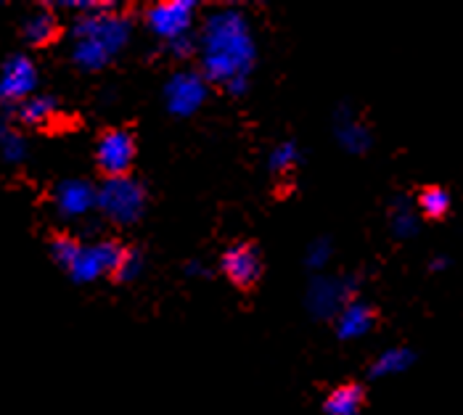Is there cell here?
Instances as JSON below:
<instances>
[{
    "instance_id": "cell-1",
    "label": "cell",
    "mask_w": 463,
    "mask_h": 415,
    "mask_svg": "<svg viewBox=\"0 0 463 415\" xmlns=\"http://www.w3.org/2000/svg\"><path fill=\"white\" fill-rule=\"evenodd\" d=\"M199 35V61L207 82L220 85L228 96H244L257 61L251 22L239 8L213 11Z\"/></svg>"
},
{
    "instance_id": "cell-2",
    "label": "cell",
    "mask_w": 463,
    "mask_h": 415,
    "mask_svg": "<svg viewBox=\"0 0 463 415\" xmlns=\"http://www.w3.org/2000/svg\"><path fill=\"white\" fill-rule=\"evenodd\" d=\"M71 40H90L114 59L130 40V22L119 14L114 3H99L93 11L74 19Z\"/></svg>"
},
{
    "instance_id": "cell-3",
    "label": "cell",
    "mask_w": 463,
    "mask_h": 415,
    "mask_svg": "<svg viewBox=\"0 0 463 415\" xmlns=\"http://www.w3.org/2000/svg\"><path fill=\"white\" fill-rule=\"evenodd\" d=\"M146 209V191L143 185L125 174V177H107L99 188V212L114 225H133L143 217Z\"/></svg>"
},
{
    "instance_id": "cell-4",
    "label": "cell",
    "mask_w": 463,
    "mask_h": 415,
    "mask_svg": "<svg viewBox=\"0 0 463 415\" xmlns=\"http://www.w3.org/2000/svg\"><path fill=\"white\" fill-rule=\"evenodd\" d=\"M196 16H199V5L191 0L154 3L151 8H146V27L156 40L170 45L180 37L194 35Z\"/></svg>"
},
{
    "instance_id": "cell-5",
    "label": "cell",
    "mask_w": 463,
    "mask_h": 415,
    "mask_svg": "<svg viewBox=\"0 0 463 415\" xmlns=\"http://www.w3.org/2000/svg\"><path fill=\"white\" fill-rule=\"evenodd\" d=\"M355 297L357 280L353 276H318L307 288V310L318 320H331L355 302Z\"/></svg>"
},
{
    "instance_id": "cell-6",
    "label": "cell",
    "mask_w": 463,
    "mask_h": 415,
    "mask_svg": "<svg viewBox=\"0 0 463 415\" xmlns=\"http://www.w3.org/2000/svg\"><path fill=\"white\" fill-rule=\"evenodd\" d=\"M122 254H125V246H119L117 241L82 243L67 273L77 283H93L101 276H114Z\"/></svg>"
},
{
    "instance_id": "cell-7",
    "label": "cell",
    "mask_w": 463,
    "mask_h": 415,
    "mask_svg": "<svg viewBox=\"0 0 463 415\" xmlns=\"http://www.w3.org/2000/svg\"><path fill=\"white\" fill-rule=\"evenodd\" d=\"M210 82L202 71L180 70L165 85V106L173 117H191L207 101Z\"/></svg>"
},
{
    "instance_id": "cell-8",
    "label": "cell",
    "mask_w": 463,
    "mask_h": 415,
    "mask_svg": "<svg viewBox=\"0 0 463 415\" xmlns=\"http://www.w3.org/2000/svg\"><path fill=\"white\" fill-rule=\"evenodd\" d=\"M37 90V67L30 56L16 53L0 70V106H22Z\"/></svg>"
},
{
    "instance_id": "cell-9",
    "label": "cell",
    "mask_w": 463,
    "mask_h": 415,
    "mask_svg": "<svg viewBox=\"0 0 463 415\" xmlns=\"http://www.w3.org/2000/svg\"><path fill=\"white\" fill-rule=\"evenodd\" d=\"M96 162H99V170L107 177H125L130 173L133 162H136V138H133V133H128L122 127L107 130L99 138V146H96Z\"/></svg>"
},
{
    "instance_id": "cell-10",
    "label": "cell",
    "mask_w": 463,
    "mask_h": 415,
    "mask_svg": "<svg viewBox=\"0 0 463 415\" xmlns=\"http://www.w3.org/2000/svg\"><path fill=\"white\" fill-rule=\"evenodd\" d=\"M220 268H222L225 278H228L236 288H244V291L254 288V286L260 283V278H262V270H265L262 254H260L257 243L251 241H241L228 246L225 254H222V259H220Z\"/></svg>"
},
{
    "instance_id": "cell-11",
    "label": "cell",
    "mask_w": 463,
    "mask_h": 415,
    "mask_svg": "<svg viewBox=\"0 0 463 415\" xmlns=\"http://www.w3.org/2000/svg\"><path fill=\"white\" fill-rule=\"evenodd\" d=\"M53 202L64 217H85L93 209H99V188L90 185L88 180L70 177V180H61L56 185Z\"/></svg>"
},
{
    "instance_id": "cell-12",
    "label": "cell",
    "mask_w": 463,
    "mask_h": 415,
    "mask_svg": "<svg viewBox=\"0 0 463 415\" xmlns=\"http://www.w3.org/2000/svg\"><path fill=\"white\" fill-rule=\"evenodd\" d=\"M373 325H376V312H373V307L355 299V302H350L345 310L339 312V317H336V336L342 342L363 339V336H368L373 331Z\"/></svg>"
},
{
    "instance_id": "cell-13",
    "label": "cell",
    "mask_w": 463,
    "mask_h": 415,
    "mask_svg": "<svg viewBox=\"0 0 463 415\" xmlns=\"http://www.w3.org/2000/svg\"><path fill=\"white\" fill-rule=\"evenodd\" d=\"M336 140L345 151L350 154H365L373 143L371 130L355 117V111L350 108H339L336 114Z\"/></svg>"
},
{
    "instance_id": "cell-14",
    "label": "cell",
    "mask_w": 463,
    "mask_h": 415,
    "mask_svg": "<svg viewBox=\"0 0 463 415\" xmlns=\"http://www.w3.org/2000/svg\"><path fill=\"white\" fill-rule=\"evenodd\" d=\"M365 405V391L357 383H342L334 391H328L326 402H323V413L326 415H360Z\"/></svg>"
},
{
    "instance_id": "cell-15",
    "label": "cell",
    "mask_w": 463,
    "mask_h": 415,
    "mask_svg": "<svg viewBox=\"0 0 463 415\" xmlns=\"http://www.w3.org/2000/svg\"><path fill=\"white\" fill-rule=\"evenodd\" d=\"M413 363H416V354L408 346H390L371 363L368 376L371 379H390L397 373H405Z\"/></svg>"
},
{
    "instance_id": "cell-16",
    "label": "cell",
    "mask_w": 463,
    "mask_h": 415,
    "mask_svg": "<svg viewBox=\"0 0 463 415\" xmlns=\"http://www.w3.org/2000/svg\"><path fill=\"white\" fill-rule=\"evenodd\" d=\"M390 225H392V236L400 239V241H408V239L419 236V231H421L419 212L405 196L394 199L392 212H390Z\"/></svg>"
},
{
    "instance_id": "cell-17",
    "label": "cell",
    "mask_w": 463,
    "mask_h": 415,
    "mask_svg": "<svg viewBox=\"0 0 463 415\" xmlns=\"http://www.w3.org/2000/svg\"><path fill=\"white\" fill-rule=\"evenodd\" d=\"M19 108V119L30 127H45L48 122H53V117L59 114V101L53 96L35 93L33 99H27Z\"/></svg>"
},
{
    "instance_id": "cell-18",
    "label": "cell",
    "mask_w": 463,
    "mask_h": 415,
    "mask_svg": "<svg viewBox=\"0 0 463 415\" xmlns=\"http://www.w3.org/2000/svg\"><path fill=\"white\" fill-rule=\"evenodd\" d=\"M59 35V19L51 11H37L27 22H24V40L30 45H48L51 40H56Z\"/></svg>"
},
{
    "instance_id": "cell-19",
    "label": "cell",
    "mask_w": 463,
    "mask_h": 415,
    "mask_svg": "<svg viewBox=\"0 0 463 415\" xmlns=\"http://www.w3.org/2000/svg\"><path fill=\"white\" fill-rule=\"evenodd\" d=\"M453 207V199H450V193L445 191V188H439V185H429L424 188L421 193H419V209H421V214L429 217V220H439V217H445L448 212Z\"/></svg>"
},
{
    "instance_id": "cell-20",
    "label": "cell",
    "mask_w": 463,
    "mask_h": 415,
    "mask_svg": "<svg viewBox=\"0 0 463 415\" xmlns=\"http://www.w3.org/2000/svg\"><path fill=\"white\" fill-rule=\"evenodd\" d=\"M27 156V143L24 138L5 122L0 119V159L5 165H19Z\"/></svg>"
},
{
    "instance_id": "cell-21",
    "label": "cell",
    "mask_w": 463,
    "mask_h": 415,
    "mask_svg": "<svg viewBox=\"0 0 463 415\" xmlns=\"http://www.w3.org/2000/svg\"><path fill=\"white\" fill-rule=\"evenodd\" d=\"M268 167L273 174H291L299 167V146L294 140L279 143L270 156H268Z\"/></svg>"
},
{
    "instance_id": "cell-22",
    "label": "cell",
    "mask_w": 463,
    "mask_h": 415,
    "mask_svg": "<svg viewBox=\"0 0 463 415\" xmlns=\"http://www.w3.org/2000/svg\"><path fill=\"white\" fill-rule=\"evenodd\" d=\"M80 246H82V243L77 241V239H71V236H56V239L51 241V257H53L64 270H70V265L74 262Z\"/></svg>"
},
{
    "instance_id": "cell-23",
    "label": "cell",
    "mask_w": 463,
    "mask_h": 415,
    "mask_svg": "<svg viewBox=\"0 0 463 415\" xmlns=\"http://www.w3.org/2000/svg\"><path fill=\"white\" fill-rule=\"evenodd\" d=\"M143 270V257L136 251V249H125V254H122V259H119V265H117V270H114V278L117 280H136V278L141 276Z\"/></svg>"
},
{
    "instance_id": "cell-24",
    "label": "cell",
    "mask_w": 463,
    "mask_h": 415,
    "mask_svg": "<svg viewBox=\"0 0 463 415\" xmlns=\"http://www.w3.org/2000/svg\"><path fill=\"white\" fill-rule=\"evenodd\" d=\"M334 249H331V241L328 239H316V241L307 246V254H305V265L310 270H323L331 259Z\"/></svg>"
},
{
    "instance_id": "cell-25",
    "label": "cell",
    "mask_w": 463,
    "mask_h": 415,
    "mask_svg": "<svg viewBox=\"0 0 463 415\" xmlns=\"http://www.w3.org/2000/svg\"><path fill=\"white\" fill-rule=\"evenodd\" d=\"M167 53H170L173 59H178V61H185V59H191V56H199V35L194 33V35L180 37L175 42H170V45H167Z\"/></svg>"
},
{
    "instance_id": "cell-26",
    "label": "cell",
    "mask_w": 463,
    "mask_h": 415,
    "mask_svg": "<svg viewBox=\"0 0 463 415\" xmlns=\"http://www.w3.org/2000/svg\"><path fill=\"white\" fill-rule=\"evenodd\" d=\"M185 273H191V276H210V270L204 268V265H199V262H188L185 265Z\"/></svg>"
},
{
    "instance_id": "cell-27",
    "label": "cell",
    "mask_w": 463,
    "mask_h": 415,
    "mask_svg": "<svg viewBox=\"0 0 463 415\" xmlns=\"http://www.w3.org/2000/svg\"><path fill=\"white\" fill-rule=\"evenodd\" d=\"M445 268H448V259H445V257H437V259L429 265V270H431V273H437V270H445Z\"/></svg>"
}]
</instances>
